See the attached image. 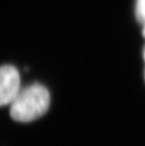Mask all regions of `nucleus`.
I'll list each match as a JSON object with an SVG mask.
<instances>
[{"label":"nucleus","mask_w":145,"mask_h":146,"mask_svg":"<svg viewBox=\"0 0 145 146\" xmlns=\"http://www.w3.org/2000/svg\"><path fill=\"white\" fill-rule=\"evenodd\" d=\"M50 93L39 83H32L20 89L10 104V115L13 120L28 123L41 117L50 106Z\"/></svg>","instance_id":"f257e3e1"},{"label":"nucleus","mask_w":145,"mask_h":146,"mask_svg":"<svg viewBox=\"0 0 145 146\" xmlns=\"http://www.w3.org/2000/svg\"><path fill=\"white\" fill-rule=\"evenodd\" d=\"M20 75L11 65L0 67V107L11 104L20 91Z\"/></svg>","instance_id":"f03ea898"},{"label":"nucleus","mask_w":145,"mask_h":146,"mask_svg":"<svg viewBox=\"0 0 145 146\" xmlns=\"http://www.w3.org/2000/svg\"><path fill=\"white\" fill-rule=\"evenodd\" d=\"M136 11L139 19L145 23V0H138Z\"/></svg>","instance_id":"7ed1b4c3"},{"label":"nucleus","mask_w":145,"mask_h":146,"mask_svg":"<svg viewBox=\"0 0 145 146\" xmlns=\"http://www.w3.org/2000/svg\"><path fill=\"white\" fill-rule=\"evenodd\" d=\"M143 33H144V35H145V25H144V30H143Z\"/></svg>","instance_id":"20e7f679"},{"label":"nucleus","mask_w":145,"mask_h":146,"mask_svg":"<svg viewBox=\"0 0 145 146\" xmlns=\"http://www.w3.org/2000/svg\"><path fill=\"white\" fill-rule=\"evenodd\" d=\"M144 58H145V51H144Z\"/></svg>","instance_id":"39448f33"}]
</instances>
